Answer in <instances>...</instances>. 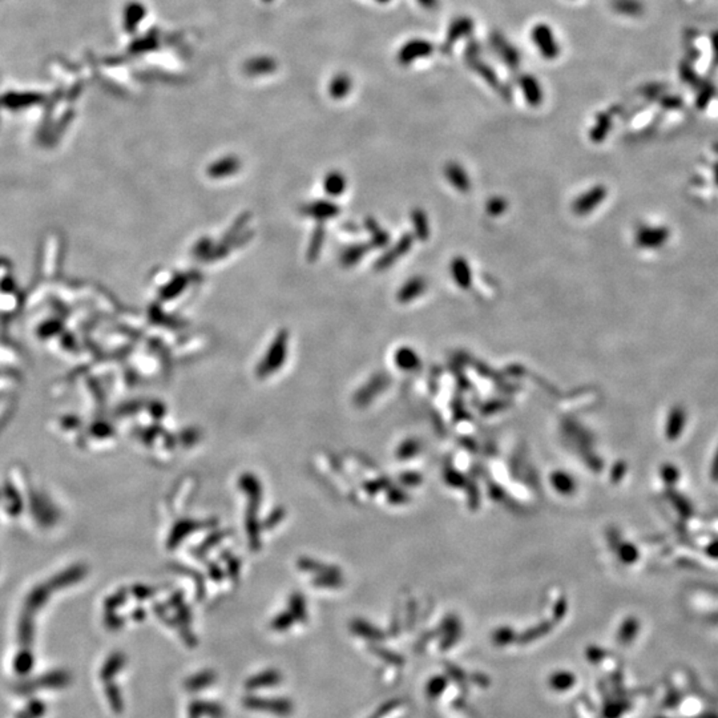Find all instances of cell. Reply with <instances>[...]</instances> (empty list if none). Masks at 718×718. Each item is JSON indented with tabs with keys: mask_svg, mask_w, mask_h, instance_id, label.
I'll return each mask as SVG.
<instances>
[{
	"mask_svg": "<svg viewBox=\"0 0 718 718\" xmlns=\"http://www.w3.org/2000/svg\"><path fill=\"white\" fill-rule=\"evenodd\" d=\"M326 186H328L329 193H340L342 191L343 180L340 176H330L326 183Z\"/></svg>",
	"mask_w": 718,
	"mask_h": 718,
	"instance_id": "8992f818",
	"label": "cell"
},
{
	"mask_svg": "<svg viewBox=\"0 0 718 718\" xmlns=\"http://www.w3.org/2000/svg\"><path fill=\"white\" fill-rule=\"evenodd\" d=\"M492 44H493L495 51L498 52V55L502 56L503 60L507 63V66H510L513 68L517 67L519 60H520V57L517 55V51L511 44H508V42L503 37L502 35H493Z\"/></svg>",
	"mask_w": 718,
	"mask_h": 718,
	"instance_id": "3957f363",
	"label": "cell"
},
{
	"mask_svg": "<svg viewBox=\"0 0 718 718\" xmlns=\"http://www.w3.org/2000/svg\"><path fill=\"white\" fill-rule=\"evenodd\" d=\"M714 468H716V469H718V457L717 459H716V465H714Z\"/></svg>",
	"mask_w": 718,
	"mask_h": 718,
	"instance_id": "52a82bcc",
	"label": "cell"
},
{
	"mask_svg": "<svg viewBox=\"0 0 718 718\" xmlns=\"http://www.w3.org/2000/svg\"><path fill=\"white\" fill-rule=\"evenodd\" d=\"M519 85L522 88V91L525 93V100L531 105H537V104L542 103V99H543V91H542V87L539 84V81L531 76V75H523L520 79H519Z\"/></svg>",
	"mask_w": 718,
	"mask_h": 718,
	"instance_id": "277c9868",
	"label": "cell"
},
{
	"mask_svg": "<svg viewBox=\"0 0 718 718\" xmlns=\"http://www.w3.org/2000/svg\"><path fill=\"white\" fill-rule=\"evenodd\" d=\"M472 27L474 23L471 19L468 18H459L453 22V24L450 25L448 28V35H447V39H445V46L451 47L456 40L465 37L469 35V32L472 31Z\"/></svg>",
	"mask_w": 718,
	"mask_h": 718,
	"instance_id": "5b68a950",
	"label": "cell"
},
{
	"mask_svg": "<svg viewBox=\"0 0 718 718\" xmlns=\"http://www.w3.org/2000/svg\"><path fill=\"white\" fill-rule=\"evenodd\" d=\"M531 39L540 55L547 60H555L560 55V47L552 28L548 24H536L531 31Z\"/></svg>",
	"mask_w": 718,
	"mask_h": 718,
	"instance_id": "6da1fadb",
	"label": "cell"
},
{
	"mask_svg": "<svg viewBox=\"0 0 718 718\" xmlns=\"http://www.w3.org/2000/svg\"><path fill=\"white\" fill-rule=\"evenodd\" d=\"M433 46L429 40H412L402 51L403 61L410 63L412 60H418L422 57L433 55Z\"/></svg>",
	"mask_w": 718,
	"mask_h": 718,
	"instance_id": "7a4b0ae2",
	"label": "cell"
}]
</instances>
